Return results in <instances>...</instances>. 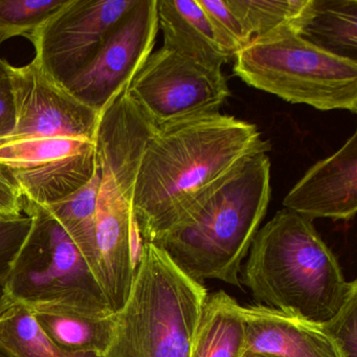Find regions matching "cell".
I'll return each mask as SVG.
<instances>
[{"mask_svg":"<svg viewBox=\"0 0 357 357\" xmlns=\"http://www.w3.org/2000/svg\"><path fill=\"white\" fill-rule=\"evenodd\" d=\"M271 150L258 127L220 112L160 127L144 151L132 195L142 243H155L246 160Z\"/></svg>","mask_w":357,"mask_h":357,"instance_id":"6da1fadb","label":"cell"},{"mask_svg":"<svg viewBox=\"0 0 357 357\" xmlns=\"http://www.w3.org/2000/svg\"><path fill=\"white\" fill-rule=\"evenodd\" d=\"M248 255L241 285L261 306L290 317L321 325L357 292L313 220L292 211H278L259 229Z\"/></svg>","mask_w":357,"mask_h":357,"instance_id":"7a4b0ae2","label":"cell"},{"mask_svg":"<svg viewBox=\"0 0 357 357\" xmlns=\"http://www.w3.org/2000/svg\"><path fill=\"white\" fill-rule=\"evenodd\" d=\"M271 160L257 154L208 190L170 233L153 243L188 277L241 289L242 262L271 200Z\"/></svg>","mask_w":357,"mask_h":357,"instance_id":"3957f363","label":"cell"},{"mask_svg":"<svg viewBox=\"0 0 357 357\" xmlns=\"http://www.w3.org/2000/svg\"><path fill=\"white\" fill-rule=\"evenodd\" d=\"M208 291L153 243H142L128 300L104 357H190Z\"/></svg>","mask_w":357,"mask_h":357,"instance_id":"277c9868","label":"cell"},{"mask_svg":"<svg viewBox=\"0 0 357 357\" xmlns=\"http://www.w3.org/2000/svg\"><path fill=\"white\" fill-rule=\"evenodd\" d=\"M30 233L7 284L11 302L33 313L114 315L84 257L59 221L41 204L24 199Z\"/></svg>","mask_w":357,"mask_h":357,"instance_id":"5b68a950","label":"cell"},{"mask_svg":"<svg viewBox=\"0 0 357 357\" xmlns=\"http://www.w3.org/2000/svg\"><path fill=\"white\" fill-rule=\"evenodd\" d=\"M244 83L321 112H357V61L334 55L290 31L252 39L235 56Z\"/></svg>","mask_w":357,"mask_h":357,"instance_id":"8992f818","label":"cell"},{"mask_svg":"<svg viewBox=\"0 0 357 357\" xmlns=\"http://www.w3.org/2000/svg\"><path fill=\"white\" fill-rule=\"evenodd\" d=\"M126 91L158 128L217 114L231 96L222 70L162 47L148 57Z\"/></svg>","mask_w":357,"mask_h":357,"instance_id":"52a82bcc","label":"cell"},{"mask_svg":"<svg viewBox=\"0 0 357 357\" xmlns=\"http://www.w3.org/2000/svg\"><path fill=\"white\" fill-rule=\"evenodd\" d=\"M139 0H70L29 39L34 60L50 79L66 86L97 55L110 33Z\"/></svg>","mask_w":357,"mask_h":357,"instance_id":"ba28073f","label":"cell"},{"mask_svg":"<svg viewBox=\"0 0 357 357\" xmlns=\"http://www.w3.org/2000/svg\"><path fill=\"white\" fill-rule=\"evenodd\" d=\"M0 166L24 199L49 206L93 178L98 168L96 142L72 137L0 142Z\"/></svg>","mask_w":357,"mask_h":357,"instance_id":"9c48e42d","label":"cell"},{"mask_svg":"<svg viewBox=\"0 0 357 357\" xmlns=\"http://www.w3.org/2000/svg\"><path fill=\"white\" fill-rule=\"evenodd\" d=\"M158 30V0H139L116 24L93 61L63 89L102 114L143 68Z\"/></svg>","mask_w":357,"mask_h":357,"instance_id":"30bf717a","label":"cell"},{"mask_svg":"<svg viewBox=\"0 0 357 357\" xmlns=\"http://www.w3.org/2000/svg\"><path fill=\"white\" fill-rule=\"evenodd\" d=\"M16 126L0 142L72 137L96 142L101 114L54 82L35 60L12 68Z\"/></svg>","mask_w":357,"mask_h":357,"instance_id":"8fae6325","label":"cell"},{"mask_svg":"<svg viewBox=\"0 0 357 357\" xmlns=\"http://www.w3.org/2000/svg\"><path fill=\"white\" fill-rule=\"evenodd\" d=\"M101 176L96 208L97 260L93 275L116 314L130 294L142 240L132 200L121 191L108 171L101 170Z\"/></svg>","mask_w":357,"mask_h":357,"instance_id":"7c38bea8","label":"cell"},{"mask_svg":"<svg viewBox=\"0 0 357 357\" xmlns=\"http://www.w3.org/2000/svg\"><path fill=\"white\" fill-rule=\"evenodd\" d=\"M306 218L350 220L357 212V133L332 155L313 165L283 200Z\"/></svg>","mask_w":357,"mask_h":357,"instance_id":"4fadbf2b","label":"cell"},{"mask_svg":"<svg viewBox=\"0 0 357 357\" xmlns=\"http://www.w3.org/2000/svg\"><path fill=\"white\" fill-rule=\"evenodd\" d=\"M246 340L242 357H344L319 324L261 305L243 307Z\"/></svg>","mask_w":357,"mask_h":357,"instance_id":"5bb4252c","label":"cell"},{"mask_svg":"<svg viewBox=\"0 0 357 357\" xmlns=\"http://www.w3.org/2000/svg\"><path fill=\"white\" fill-rule=\"evenodd\" d=\"M158 18L164 49L212 70H222L231 60L217 43L197 0H158Z\"/></svg>","mask_w":357,"mask_h":357,"instance_id":"9a60e30c","label":"cell"},{"mask_svg":"<svg viewBox=\"0 0 357 357\" xmlns=\"http://www.w3.org/2000/svg\"><path fill=\"white\" fill-rule=\"evenodd\" d=\"M245 340L243 307L227 292L208 294L190 357H242Z\"/></svg>","mask_w":357,"mask_h":357,"instance_id":"2e32d148","label":"cell"},{"mask_svg":"<svg viewBox=\"0 0 357 357\" xmlns=\"http://www.w3.org/2000/svg\"><path fill=\"white\" fill-rule=\"evenodd\" d=\"M300 35L325 51L357 61V0H313Z\"/></svg>","mask_w":357,"mask_h":357,"instance_id":"e0dca14e","label":"cell"},{"mask_svg":"<svg viewBox=\"0 0 357 357\" xmlns=\"http://www.w3.org/2000/svg\"><path fill=\"white\" fill-rule=\"evenodd\" d=\"M250 39L290 31L300 35L313 0H227Z\"/></svg>","mask_w":357,"mask_h":357,"instance_id":"ac0fdd59","label":"cell"},{"mask_svg":"<svg viewBox=\"0 0 357 357\" xmlns=\"http://www.w3.org/2000/svg\"><path fill=\"white\" fill-rule=\"evenodd\" d=\"M101 181L98 166L86 185L59 202L45 206L72 238L93 273L97 260L96 208Z\"/></svg>","mask_w":357,"mask_h":357,"instance_id":"d6986e66","label":"cell"},{"mask_svg":"<svg viewBox=\"0 0 357 357\" xmlns=\"http://www.w3.org/2000/svg\"><path fill=\"white\" fill-rule=\"evenodd\" d=\"M33 314L45 334L64 350L104 355L112 342L116 314L107 317L55 313Z\"/></svg>","mask_w":357,"mask_h":357,"instance_id":"ffe728a7","label":"cell"},{"mask_svg":"<svg viewBox=\"0 0 357 357\" xmlns=\"http://www.w3.org/2000/svg\"><path fill=\"white\" fill-rule=\"evenodd\" d=\"M0 342L16 357H104L64 350L45 334L28 308L15 303L0 315Z\"/></svg>","mask_w":357,"mask_h":357,"instance_id":"44dd1931","label":"cell"},{"mask_svg":"<svg viewBox=\"0 0 357 357\" xmlns=\"http://www.w3.org/2000/svg\"><path fill=\"white\" fill-rule=\"evenodd\" d=\"M70 0H0V43L30 37Z\"/></svg>","mask_w":357,"mask_h":357,"instance_id":"7402d4cb","label":"cell"},{"mask_svg":"<svg viewBox=\"0 0 357 357\" xmlns=\"http://www.w3.org/2000/svg\"><path fill=\"white\" fill-rule=\"evenodd\" d=\"M31 227L32 218L26 213L0 216V315L13 304L8 296V280Z\"/></svg>","mask_w":357,"mask_h":357,"instance_id":"603a6c76","label":"cell"},{"mask_svg":"<svg viewBox=\"0 0 357 357\" xmlns=\"http://www.w3.org/2000/svg\"><path fill=\"white\" fill-rule=\"evenodd\" d=\"M212 29L219 47L231 59L252 39L248 36L227 0H197Z\"/></svg>","mask_w":357,"mask_h":357,"instance_id":"cb8c5ba5","label":"cell"},{"mask_svg":"<svg viewBox=\"0 0 357 357\" xmlns=\"http://www.w3.org/2000/svg\"><path fill=\"white\" fill-rule=\"evenodd\" d=\"M357 292L346 301L342 308L325 323L323 329L335 340L344 357L357 356Z\"/></svg>","mask_w":357,"mask_h":357,"instance_id":"d4e9b609","label":"cell"},{"mask_svg":"<svg viewBox=\"0 0 357 357\" xmlns=\"http://www.w3.org/2000/svg\"><path fill=\"white\" fill-rule=\"evenodd\" d=\"M12 68L0 59V141L9 137L16 126V101L12 84Z\"/></svg>","mask_w":357,"mask_h":357,"instance_id":"484cf974","label":"cell"},{"mask_svg":"<svg viewBox=\"0 0 357 357\" xmlns=\"http://www.w3.org/2000/svg\"><path fill=\"white\" fill-rule=\"evenodd\" d=\"M24 198L18 185L0 166V216L24 214Z\"/></svg>","mask_w":357,"mask_h":357,"instance_id":"4316f807","label":"cell"},{"mask_svg":"<svg viewBox=\"0 0 357 357\" xmlns=\"http://www.w3.org/2000/svg\"><path fill=\"white\" fill-rule=\"evenodd\" d=\"M0 357H16L11 351L8 350L1 342H0Z\"/></svg>","mask_w":357,"mask_h":357,"instance_id":"83f0119b","label":"cell"}]
</instances>
